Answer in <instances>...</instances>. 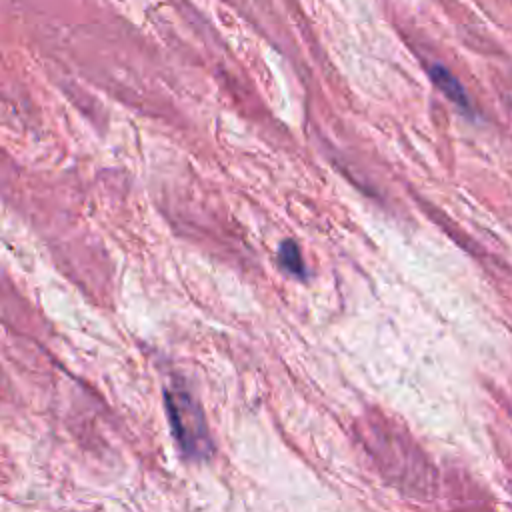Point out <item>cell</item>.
Masks as SVG:
<instances>
[{
    "mask_svg": "<svg viewBox=\"0 0 512 512\" xmlns=\"http://www.w3.org/2000/svg\"><path fill=\"white\" fill-rule=\"evenodd\" d=\"M164 402L176 444L182 454L194 460L206 458L212 452V440L204 412L196 398L180 384H174L166 388Z\"/></svg>",
    "mask_w": 512,
    "mask_h": 512,
    "instance_id": "obj_1",
    "label": "cell"
},
{
    "mask_svg": "<svg viewBox=\"0 0 512 512\" xmlns=\"http://www.w3.org/2000/svg\"><path fill=\"white\" fill-rule=\"evenodd\" d=\"M430 78H432V82H434L452 102H456V104H460V106H468V98H466L464 88L460 86V82H458L444 66L434 64V66L430 68Z\"/></svg>",
    "mask_w": 512,
    "mask_h": 512,
    "instance_id": "obj_2",
    "label": "cell"
},
{
    "mask_svg": "<svg viewBox=\"0 0 512 512\" xmlns=\"http://www.w3.org/2000/svg\"><path fill=\"white\" fill-rule=\"evenodd\" d=\"M278 260L282 264L284 270H288L290 274H296V276H304V262H302V256H300V250L298 246L292 242V240H284L278 248Z\"/></svg>",
    "mask_w": 512,
    "mask_h": 512,
    "instance_id": "obj_3",
    "label": "cell"
}]
</instances>
